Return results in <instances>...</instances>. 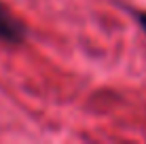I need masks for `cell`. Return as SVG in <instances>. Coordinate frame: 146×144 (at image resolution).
I'll return each mask as SVG.
<instances>
[{
	"instance_id": "1",
	"label": "cell",
	"mask_w": 146,
	"mask_h": 144,
	"mask_svg": "<svg viewBox=\"0 0 146 144\" xmlns=\"http://www.w3.org/2000/svg\"><path fill=\"white\" fill-rule=\"evenodd\" d=\"M28 38V26L0 0V42L21 44Z\"/></svg>"
},
{
	"instance_id": "2",
	"label": "cell",
	"mask_w": 146,
	"mask_h": 144,
	"mask_svg": "<svg viewBox=\"0 0 146 144\" xmlns=\"http://www.w3.org/2000/svg\"><path fill=\"white\" fill-rule=\"evenodd\" d=\"M131 15L135 17L138 26L142 28V32L146 34V11H142V9H131Z\"/></svg>"
}]
</instances>
